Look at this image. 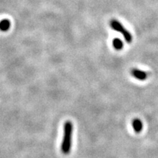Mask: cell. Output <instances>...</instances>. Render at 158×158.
Masks as SVG:
<instances>
[{"label":"cell","mask_w":158,"mask_h":158,"mask_svg":"<svg viewBox=\"0 0 158 158\" xmlns=\"http://www.w3.org/2000/svg\"><path fill=\"white\" fill-rule=\"evenodd\" d=\"M73 132V125L70 121H67L64 124V135L61 146V149L63 154L68 155L70 152L72 148V138Z\"/></svg>","instance_id":"obj_1"},{"label":"cell","mask_w":158,"mask_h":158,"mask_svg":"<svg viewBox=\"0 0 158 158\" xmlns=\"http://www.w3.org/2000/svg\"><path fill=\"white\" fill-rule=\"evenodd\" d=\"M110 26L114 30L121 33V34L123 35L125 40L127 41V43H130L132 42V40H133V37H132L131 33H130L128 30H127V29H126L119 21L115 19L111 20V21H110Z\"/></svg>","instance_id":"obj_2"},{"label":"cell","mask_w":158,"mask_h":158,"mask_svg":"<svg viewBox=\"0 0 158 158\" xmlns=\"http://www.w3.org/2000/svg\"><path fill=\"white\" fill-rule=\"evenodd\" d=\"M131 74L134 78L139 81H145L148 78L147 73L137 68H133L131 70Z\"/></svg>","instance_id":"obj_3"},{"label":"cell","mask_w":158,"mask_h":158,"mask_svg":"<svg viewBox=\"0 0 158 158\" xmlns=\"http://www.w3.org/2000/svg\"><path fill=\"white\" fill-rule=\"evenodd\" d=\"M132 126L136 133H140L143 130V123L139 118H135L132 122Z\"/></svg>","instance_id":"obj_4"},{"label":"cell","mask_w":158,"mask_h":158,"mask_svg":"<svg viewBox=\"0 0 158 158\" xmlns=\"http://www.w3.org/2000/svg\"><path fill=\"white\" fill-rule=\"evenodd\" d=\"M10 27V22L8 20L5 19L0 21V30L5 31H7Z\"/></svg>","instance_id":"obj_5"},{"label":"cell","mask_w":158,"mask_h":158,"mask_svg":"<svg viewBox=\"0 0 158 158\" xmlns=\"http://www.w3.org/2000/svg\"><path fill=\"white\" fill-rule=\"evenodd\" d=\"M113 45L116 50H121V49L123 48L124 44L122 40H120L119 38H115L113 40Z\"/></svg>","instance_id":"obj_6"}]
</instances>
